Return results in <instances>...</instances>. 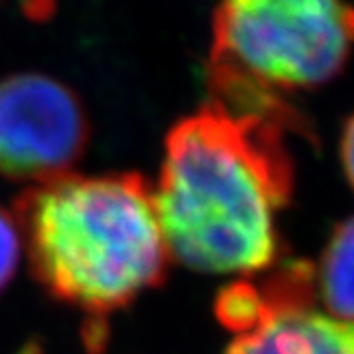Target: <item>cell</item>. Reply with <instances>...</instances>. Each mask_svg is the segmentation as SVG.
<instances>
[{
    "label": "cell",
    "instance_id": "ba28073f",
    "mask_svg": "<svg viewBox=\"0 0 354 354\" xmlns=\"http://www.w3.org/2000/svg\"><path fill=\"white\" fill-rule=\"evenodd\" d=\"M19 229L17 222L0 207V292L7 288L19 263Z\"/></svg>",
    "mask_w": 354,
    "mask_h": 354
},
{
    "label": "cell",
    "instance_id": "9c48e42d",
    "mask_svg": "<svg viewBox=\"0 0 354 354\" xmlns=\"http://www.w3.org/2000/svg\"><path fill=\"white\" fill-rule=\"evenodd\" d=\"M342 156H344V167L348 173V180L354 188V118L346 126L344 143H342Z\"/></svg>",
    "mask_w": 354,
    "mask_h": 354
},
{
    "label": "cell",
    "instance_id": "52a82bcc",
    "mask_svg": "<svg viewBox=\"0 0 354 354\" xmlns=\"http://www.w3.org/2000/svg\"><path fill=\"white\" fill-rule=\"evenodd\" d=\"M218 320L237 333H245L254 328L263 316V301L259 286L250 282H237L226 286L216 299Z\"/></svg>",
    "mask_w": 354,
    "mask_h": 354
},
{
    "label": "cell",
    "instance_id": "3957f363",
    "mask_svg": "<svg viewBox=\"0 0 354 354\" xmlns=\"http://www.w3.org/2000/svg\"><path fill=\"white\" fill-rule=\"evenodd\" d=\"M352 41L348 0H224L209 56L216 103L282 122L275 92L335 77Z\"/></svg>",
    "mask_w": 354,
    "mask_h": 354
},
{
    "label": "cell",
    "instance_id": "277c9868",
    "mask_svg": "<svg viewBox=\"0 0 354 354\" xmlns=\"http://www.w3.org/2000/svg\"><path fill=\"white\" fill-rule=\"evenodd\" d=\"M88 141V115L71 88L39 73L0 82V175L56 180L77 165Z\"/></svg>",
    "mask_w": 354,
    "mask_h": 354
},
{
    "label": "cell",
    "instance_id": "7a4b0ae2",
    "mask_svg": "<svg viewBox=\"0 0 354 354\" xmlns=\"http://www.w3.org/2000/svg\"><path fill=\"white\" fill-rule=\"evenodd\" d=\"M15 222L39 282L96 320L165 282L169 250L139 173L35 184L15 201Z\"/></svg>",
    "mask_w": 354,
    "mask_h": 354
},
{
    "label": "cell",
    "instance_id": "6da1fadb",
    "mask_svg": "<svg viewBox=\"0 0 354 354\" xmlns=\"http://www.w3.org/2000/svg\"><path fill=\"white\" fill-rule=\"evenodd\" d=\"M290 188L280 122L220 103L198 109L171 129L154 190L169 254L205 273L267 269Z\"/></svg>",
    "mask_w": 354,
    "mask_h": 354
},
{
    "label": "cell",
    "instance_id": "8992f818",
    "mask_svg": "<svg viewBox=\"0 0 354 354\" xmlns=\"http://www.w3.org/2000/svg\"><path fill=\"white\" fill-rule=\"evenodd\" d=\"M320 290L339 320L354 322V218L339 224L320 263Z\"/></svg>",
    "mask_w": 354,
    "mask_h": 354
},
{
    "label": "cell",
    "instance_id": "5b68a950",
    "mask_svg": "<svg viewBox=\"0 0 354 354\" xmlns=\"http://www.w3.org/2000/svg\"><path fill=\"white\" fill-rule=\"evenodd\" d=\"M224 354H354V322L312 308L267 310Z\"/></svg>",
    "mask_w": 354,
    "mask_h": 354
}]
</instances>
